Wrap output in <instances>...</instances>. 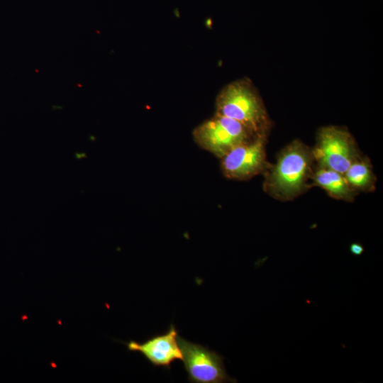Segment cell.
<instances>
[{
    "label": "cell",
    "instance_id": "8992f818",
    "mask_svg": "<svg viewBox=\"0 0 383 383\" xmlns=\"http://www.w3.org/2000/svg\"><path fill=\"white\" fill-rule=\"evenodd\" d=\"M265 134L259 133L228 152L221 160L223 174L228 178L249 179L266 167Z\"/></svg>",
    "mask_w": 383,
    "mask_h": 383
},
{
    "label": "cell",
    "instance_id": "3957f363",
    "mask_svg": "<svg viewBox=\"0 0 383 383\" xmlns=\"http://www.w3.org/2000/svg\"><path fill=\"white\" fill-rule=\"evenodd\" d=\"M255 135L241 123L217 114L202 122L192 132L199 147L220 159Z\"/></svg>",
    "mask_w": 383,
    "mask_h": 383
},
{
    "label": "cell",
    "instance_id": "ba28073f",
    "mask_svg": "<svg viewBox=\"0 0 383 383\" xmlns=\"http://www.w3.org/2000/svg\"><path fill=\"white\" fill-rule=\"evenodd\" d=\"M312 178L316 184L324 189L333 197L346 201L352 200L353 189L348 184L343 174L318 167Z\"/></svg>",
    "mask_w": 383,
    "mask_h": 383
},
{
    "label": "cell",
    "instance_id": "9c48e42d",
    "mask_svg": "<svg viewBox=\"0 0 383 383\" xmlns=\"http://www.w3.org/2000/svg\"><path fill=\"white\" fill-rule=\"evenodd\" d=\"M344 176L353 189H369L374 182L370 163L360 157L350 165Z\"/></svg>",
    "mask_w": 383,
    "mask_h": 383
},
{
    "label": "cell",
    "instance_id": "52a82bcc",
    "mask_svg": "<svg viewBox=\"0 0 383 383\" xmlns=\"http://www.w3.org/2000/svg\"><path fill=\"white\" fill-rule=\"evenodd\" d=\"M177 336L176 327L171 324L164 334L151 337L144 343L131 340L125 344L129 351L142 354L153 366L170 370L174 361L182 359Z\"/></svg>",
    "mask_w": 383,
    "mask_h": 383
},
{
    "label": "cell",
    "instance_id": "6da1fadb",
    "mask_svg": "<svg viewBox=\"0 0 383 383\" xmlns=\"http://www.w3.org/2000/svg\"><path fill=\"white\" fill-rule=\"evenodd\" d=\"M312 152L294 141L279 154L265 181L268 192L281 199H289L305 187L313 160Z\"/></svg>",
    "mask_w": 383,
    "mask_h": 383
},
{
    "label": "cell",
    "instance_id": "5b68a950",
    "mask_svg": "<svg viewBox=\"0 0 383 383\" xmlns=\"http://www.w3.org/2000/svg\"><path fill=\"white\" fill-rule=\"evenodd\" d=\"M319 167L331 169L341 174L358 157L351 135L334 126L321 128L317 144L311 152Z\"/></svg>",
    "mask_w": 383,
    "mask_h": 383
},
{
    "label": "cell",
    "instance_id": "30bf717a",
    "mask_svg": "<svg viewBox=\"0 0 383 383\" xmlns=\"http://www.w3.org/2000/svg\"><path fill=\"white\" fill-rule=\"evenodd\" d=\"M350 251L353 255H360L364 252V247L358 243H353L350 246Z\"/></svg>",
    "mask_w": 383,
    "mask_h": 383
},
{
    "label": "cell",
    "instance_id": "277c9868",
    "mask_svg": "<svg viewBox=\"0 0 383 383\" xmlns=\"http://www.w3.org/2000/svg\"><path fill=\"white\" fill-rule=\"evenodd\" d=\"M184 367L192 383L237 382L227 373L223 357L207 347L177 336Z\"/></svg>",
    "mask_w": 383,
    "mask_h": 383
},
{
    "label": "cell",
    "instance_id": "7a4b0ae2",
    "mask_svg": "<svg viewBox=\"0 0 383 383\" xmlns=\"http://www.w3.org/2000/svg\"><path fill=\"white\" fill-rule=\"evenodd\" d=\"M234 119L254 135L264 133L267 116L261 99L250 82L239 80L221 89L216 100V113Z\"/></svg>",
    "mask_w": 383,
    "mask_h": 383
}]
</instances>
